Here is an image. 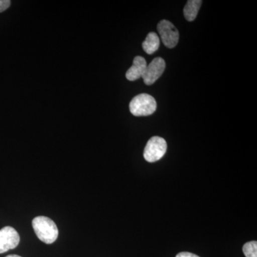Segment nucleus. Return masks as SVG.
I'll return each mask as SVG.
<instances>
[{
    "label": "nucleus",
    "instance_id": "f257e3e1",
    "mask_svg": "<svg viewBox=\"0 0 257 257\" xmlns=\"http://www.w3.org/2000/svg\"><path fill=\"white\" fill-rule=\"evenodd\" d=\"M32 227L37 237L47 244L55 242L58 237L59 231L57 225L47 216L35 217L32 221Z\"/></svg>",
    "mask_w": 257,
    "mask_h": 257
},
{
    "label": "nucleus",
    "instance_id": "f03ea898",
    "mask_svg": "<svg viewBox=\"0 0 257 257\" xmlns=\"http://www.w3.org/2000/svg\"><path fill=\"white\" fill-rule=\"evenodd\" d=\"M157 102L153 96L148 94H140L132 99L130 110L135 116H146L153 114L157 109Z\"/></svg>",
    "mask_w": 257,
    "mask_h": 257
},
{
    "label": "nucleus",
    "instance_id": "7ed1b4c3",
    "mask_svg": "<svg viewBox=\"0 0 257 257\" xmlns=\"http://www.w3.org/2000/svg\"><path fill=\"white\" fill-rule=\"evenodd\" d=\"M167 145L165 139L153 137L149 140L144 151L145 160L150 163L160 160L167 152Z\"/></svg>",
    "mask_w": 257,
    "mask_h": 257
},
{
    "label": "nucleus",
    "instance_id": "20e7f679",
    "mask_svg": "<svg viewBox=\"0 0 257 257\" xmlns=\"http://www.w3.org/2000/svg\"><path fill=\"white\" fill-rule=\"evenodd\" d=\"M157 30L162 42L167 48L172 49L177 46L179 33L173 24L168 20H162L157 25Z\"/></svg>",
    "mask_w": 257,
    "mask_h": 257
},
{
    "label": "nucleus",
    "instance_id": "39448f33",
    "mask_svg": "<svg viewBox=\"0 0 257 257\" xmlns=\"http://www.w3.org/2000/svg\"><path fill=\"white\" fill-rule=\"evenodd\" d=\"M20 241V235L12 226H5L0 229V253L16 248Z\"/></svg>",
    "mask_w": 257,
    "mask_h": 257
},
{
    "label": "nucleus",
    "instance_id": "423d86ee",
    "mask_svg": "<svg viewBox=\"0 0 257 257\" xmlns=\"http://www.w3.org/2000/svg\"><path fill=\"white\" fill-rule=\"evenodd\" d=\"M165 61L161 57H156L152 61L151 63L147 65L146 70L143 77L144 82L147 85H152L160 78L165 72Z\"/></svg>",
    "mask_w": 257,
    "mask_h": 257
},
{
    "label": "nucleus",
    "instance_id": "0eeeda50",
    "mask_svg": "<svg viewBox=\"0 0 257 257\" xmlns=\"http://www.w3.org/2000/svg\"><path fill=\"white\" fill-rule=\"evenodd\" d=\"M147 67V62L144 57L138 56L135 57L133 64L126 73V78L130 81H135L143 77Z\"/></svg>",
    "mask_w": 257,
    "mask_h": 257
},
{
    "label": "nucleus",
    "instance_id": "6e6552de",
    "mask_svg": "<svg viewBox=\"0 0 257 257\" xmlns=\"http://www.w3.org/2000/svg\"><path fill=\"white\" fill-rule=\"evenodd\" d=\"M202 4V0H189L184 8V15L186 20L192 22L197 18L198 13Z\"/></svg>",
    "mask_w": 257,
    "mask_h": 257
},
{
    "label": "nucleus",
    "instance_id": "1a4fd4ad",
    "mask_svg": "<svg viewBox=\"0 0 257 257\" xmlns=\"http://www.w3.org/2000/svg\"><path fill=\"white\" fill-rule=\"evenodd\" d=\"M160 37L155 32H150L143 43V48L147 55H152L160 47Z\"/></svg>",
    "mask_w": 257,
    "mask_h": 257
},
{
    "label": "nucleus",
    "instance_id": "9d476101",
    "mask_svg": "<svg viewBox=\"0 0 257 257\" xmlns=\"http://www.w3.org/2000/svg\"><path fill=\"white\" fill-rule=\"evenodd\" d=\"M243 252L246 257H257V242L250 241L245 243L243 246Z\"/></svg>",
    "mask_w": 257,
    "mask_h": 257
},
{
    "label": "nucleus",
    "instance_id": "9b49d317",
    "mask_svg": "<svg viewBox=\"0 0 257 257\" xmlns=\"http://www.w3.org/2000/svg\"><path fill=\"white\" fill-rule=\"evenodd\" d=\"M10 5H11V2L10 0H0V13L8 10Z\"/></svg>",
    "mask_w": 257,
    "mask_h": 257
},
{
    "label": "nucleus",
    "instance_id": "f8f14e48",
    "mask_svg": "<svg viewBox=\"0 0 257 257\" xmlns=\"http://www.w3.org/2000/svg\"><path fill=\"white\" fill-rule=\"evenodd\" d=\"M176 257H199L197 255L194 254L192 253L189 252H181L176 256Z\"/></svg>",
    "mask_w": 257,
    "mask_h": 257
},
{
    "label": "nucleus",
    "instance_id": "ddd939ff",
    "mask_svg": "<svg viewBox=\"0 0 257 257\" xmlns=\"http://www.w3.org/2000/svg\"><path fill=\"white\" fill-rule=\"evenodd\" d=\"M6 257H22V256H18V255H16V254H12V255H8V256H7Z\"/></svg>",
    "mask_w": 257,
    "mask_h": 257
}]
</instances>
